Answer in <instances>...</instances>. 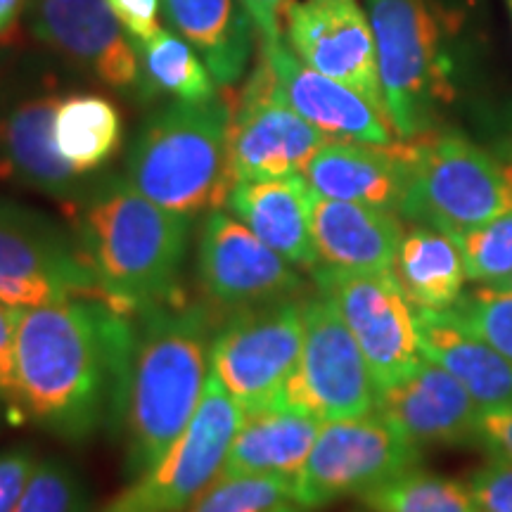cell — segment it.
<instances>
[{
    "label": "cell",
    "mask_w": 512,
    "mask_h": 512,
    "mask_svg": "<svg viewBox=\"0 0 512 512\" xmlns=\"http://www.w3.org/2000/svg\"><path fill=\"white\" fill-rule=\"evenodd\" d=\"M287 43L309 67L361 93L387 114L373 27L356 0H304L285 15Z\"/></svg>",
    "instance_id": "obj_15"
},
{
    "label": "cell",
    "mask_w": 512,
    "mask_h": 512,
    "mask_svg": "<svg viewBox=\"0 0 512 512\" xmlns=\"http://www.w3.org/2000/svg\"><path fill=\"white\" fill-rule=\"evenodd\" d=\"M233 105L226 98L171 102L133 140L126 178L159 207L185 219L221 209L233 185L228 164Z\"/></svg>",
    "instance_id": "obj_4"
},
{
    "label": "cell",
    "mask_w": 512,
    "mask_h": 512,
    "mask_svg": "<svg viewBox=\"0 0 512 512\" xmlns=\"http://www.w3.org/2000/svg\"><path fill=\"white\" fill-rule=\"evenodd\" d=\"M420 460L422 448L377 411L328 420L294 477V503L318 510L342 498H361L387 479L418 467Z\"/></svg>",
    "instance_id": "obj_9"
},
{
    "label": "cell",
    "mask_w": 512,
    "mask_h": 512,
    "mask_svg": "<svg viewBox=\"0 0 512 512\" xmlns=\"http://www.w3.org/2000/svg\"><path fill=\"white\" fill-rule=\"evenodd\" d=\"M261 46H264L261 62L271 72L278 93L294 112L302 114L325 136L373 145H392L399 140L392 121L380 107L344 83L316 72L283 38Z\"/></svg>",
    "instance_id": "obj_16"
},
{
    "label": "cell",
    "mask_w": 512,
    "mask_h": 512,
    "mask_svg": "<svg viewBox=\"0 0 512 512\" xmlns=\"http://www.w3.org/2000/svg\"><path fill=\"white\" fill-rule=\"evenodd\" d=\"M377 384L356 337L325 294L304 299V344L283 406L328 422L375 411Z\"/></svg>",
    "instance_id": "obj_11"
},
{
    "label": "cell",
    "mask_w": 512,
    "mask_h": 512,
    "mask_svg": "<svg viewBox=\"0 0 512 512\" xmlns=\"http://www.w3.org/2000/svg\"><path fill=\"white\" fill-rule=\"evenodd\" d=\"M242 3H245L256 31L261 34V41L275 43L283 38L280 29H283V19L292 0H242Z\"/></svg>",
    "instance_id": "obj_39"
},
{
    "label": "cell",
    "mask_w": 512,
    "mask_h": 512,
    "mask_svg": "<svg viewBox=\"0 0 512 512\" xmlns=\"http://www.w3.org/2000/svg\"><path fill=\"white\" fill-rule=\"evenodd\" d=\"M214 320L204 306H159L138 316V339L124 406V475L155 467L197 413L207 389Z\"/></svg>",
    "instance_id": "obj_3"
},
{
    "label": "cell",
    "mask_w": 512,
    "mask_h": 512,
    "mask_svg": "<svg viewBox=\"0 0 512 512\" xmlns=\"http://www.w3.org/2000/svg\"><path fill=\"white\" fill-rule=\"evenodd\" d=\"M22 309L0 302V403L19 418L17 384V328Z\"/></svg>",
    "instance_id": "obj_35"
},
{
    "label": "cell",
    "mask_w": 512,
    "mask_h": 512,
    "mask_svg": "<svg viewBox=\"0 0 512 512\" xmlns=\"http://www.w3.org/2000/svg\"><path fill=\"white\" fill-rule=\"evenodd\" d=\"M382 100L399 140L434 131L453 100L458 17L439 0H368Z\"/></svg>",
    "instance_id": "obj_5"
},
{
    "label": "cell",
    "mask_w": 512,
    "mask_h": 512,
    "mask_svg": "<svg viewBox=\"0 0 512 512\" xmlns=\"http://www.w3.org/2000/svg\"><path fill=\"white\" fill-rule=\"evenodd\" d=\"M330 140L287 105L261 62L233 107L230 178L238 183L304 174L316 152Z\"/></svg>",
    "instance_id": "obj_14"
},
{
    "label": "cell",
    "mask_w": 512,
    "mask_h": 512,
    "mask_svg": "<svg viewBox=\"0 0 512 512\" xmlns=\"http://www.w3.org/2000/svg\"><path fill=\"white\" fill-rule=\"evenodd\" d=\"M294 503V479L278 475H219L188 512H275Z\"/></svg>",
    "instance_id": "obj_30"
},
{
    "label": "cell",
    "mask_w": 512,
    "mask_h": 512,
    "mask_svg": "<svg viewBox=\"0 0 512 512\" xmlns=\"http://www.w3.org/2000/svg\"><path fill=\"white\" fill-rule=\"evenodd\" d=\"M482 285H489L494 287V290H505V292H512V273L505 275V278H498L494 283H482Z\"/></svg>",
    "instance_id": "obj_41"
},
{
    "label": "cell",
    "mask_w": 512,
    "mask_h": 512,
    "mask_svg": "<svg viewBox=\"0 0 512 512\" xmlns=\"http://www.w3.org/2000/svg\"><path fill=\"white\" fill-rule=\"evenodd\" d=\"M69 214L107 304L143 316L181 302L192 219L147 200L119 176L93 183Z\"/></svg>",
    "instance_id": "obj_2"
},
{
    "label": "cell",
    "mask_w": 512,
    "mask_h": 512,
    "mask_svg": "<svg viewBox=\"0 0 512 512\" xmlns=\"http://www.w3.org/2000/svg\"><path fill=\"white\" fill-rule=\"evenodd\" d=\"M375 411L415 446H475L482 408L451 373L422 361L392 387L377 392Z\"/></svg>",
    "instance_id": "obj_19"
},
{
    "label": "cell",
    "mask_w": 512,
    "mask_h": 512,
    "mask_svg": "<svg viewBox=\"0 0 512 512\" xmlns=\"http://www.w3.org/2000/svg\"><path fill=\"white\" fill-rule=\"evenodd\" d=\"M313 192L330 200L358 202L399 214L411 178L406 140L392 145L330 140L304 171Z\"/></svg>",
    "instance_id": "obj_20"
},
{
    "label": "cell",
    "mask_w": 512,
    "mask_h": 512,
    "mask_svg": "<svg viewBox=\"0 0 512 512\" xmlns=\"http://www.w3.org/2000/svg\"><path fill=\"white\" fill-rule=\"evenodd\" d=\"M164 17L207 62L223 88L245 76L254 22L242 0H159Z\"/></svg>",
    "instance_id": "obj_25"
},
{
    "label": "cell",
    "mask_w": 512,
    "mask_h": 512,
    "mask_svg": "<svg viewBox=\"0 0 512 512\" xmlns=\"http://www.w3.org/2000/svg\"><path fill=\"white\" fill-rule=\"evenodd\" d=\"M57 105V95L43 93L0 110V178L41 192L72 211L93 183L57 150Z\"/></svg>",
    "instance_id": "obj_17"
},
{
    "label": "cell",
    "mask_w": 512,
    "mask_h": 512,
    "mask_svg": "<svg viewBox=\"0 0 512 512\" xmlns=\"http://www.w3.org/2000/svg\"><path fill=\"white\" fill-rule=\"evenodd\" d=\"M223 207L292 266L313 271L320 264L311 235V185L304 174L233 183Z\"/></svg>",
    "instance_id": "obj_22"
},
{
    "label": "cell",
    "mask_w": 512,
    "mask_h": 512,
    "mask_svg": "<svg viewBox=\"0 0 512 512\" xmlns=\"http://www.w3.org/2000/svg\"><path fill=\"white\" fill-rule=\"evenodd\" d=\"M394 278L415 311H448L465 292V266L453 235L415 223L403 233Z\"/></svg>",
    "instance_id": "obj_26"
},
{
    "label": "cell",
    "mask_w": 512,
    "mask_h": 512,
    "mask_svg": "<svg viewBox=\"0 0 512 512\" xmlns=\"http://www.w3.org/2000/svg\"><path fill=\"white\" fill-rule=\"evenodd\" d=\"M420 354L451 373L482 411H512V361L444 311H415Z\"/></svg>",
    "instance_id": "obj_23"
},
{
    "label": "cell",
    "mask_w": 512,
    "mask_h": 512,
    "mask_svg": "<svg viewBox=\"0 0 512 512\" xmlns=\"http://www.w3.org/2000/svg\"><path fill=\"white\" fill-rule=\"evenodd\" d=\"M15 512H95L86 479L62 458H38Z\"/></svg>",
    "instance_id": "obj_31"
},
{
    "label": "cell",
    "mask_w": 512,
    "mask_h": 512,
    "mask_svg": "<svg viewBox=\"0 0 512 512\" xmlns=\"http://www.w3.org/2000/svg\"><path fill=\"white\" fill-rule=\"evenodd\" d=\"M107 3L119 22L124 24L133 43L147 41L162 29L159 27V8H162L159 0H107Z\"/></svg>",
    "instance_id": "obj_37"
},
{
    "label": "cell",
    "mask_w": 512,
    "mask_h": 512,
    "mask_svg": "<svg viewBox=\"0 0 512 512\" xmlns=\"http://www.w3.org/2000/svg\"><path fill=\"white\" fill-rule=\"evenodd\" d=\"M411 178L399 216L460 235L512 209V157L456 133L408 138Z\"/></svg>",
    "instance_id": "obj_6"
},
{
    "label": "cell",
    "mask_w": 512,
    "mask_h": 512,
    "mask_svg": "<svg viewBox=\"0 0 512 512\" xmlns=\"http://www.w3.org/2000/svg\"><path fill=\"white\" fill-rule=\"evenodd\" d=\"M479 512H512V460L489 458L465 479Z\"/></svg>",
    "instance_id": "obj_34"
},
{
    "label": "cell",
    "mask_w": 512,
    "mask_h": 512,
    "mask_svg": "<svg viewBox=\"0 0 512 512\" xmlns=\"http://www.w3.org/2000/svg\"><path fill=\"white\" fill-rule=\"evenodd\" d=\"M124 126L112 100L102 95L60 98L55 112V143L60 155L81 174H93L119 150Z\"/></svg>",
    "instance_id": "obj_27"
},
{
    "label": "cell",
    "mask_w": 512,
    "mask_h": 512,
    "mask_svg": "<svg viewBox=\"0 0 512 512\" xmlns=\"http://www.w3.org/2000/svg\"><path fill=\"white\" fill-rule=\"evenodd\" d=\"M0 406H3V403H0Z\"/></svg>",
    "instance_id": "obj_44"
},
{
    "label": "cell",
    "mask_w": 512,
    "mask_h": 512,
    "mask_svg": "<svg viewBox=\"0 0 512 512\" xmlns=\"http://www.w3.org/2000/svg\"><path fill=\"white\" fill-rule=\"evenodd\" d=\"M403 233L396 211L330 200L311 190V235L323 266L394 273Z\"/></svg>",
    "instance_id": "obj_21"
},
{
    "label": "cell",
    "mask_w": 512,
    "mask_h": 512,
    "mask_svg": "<svg viewBox=\"0 0 512 512\" xmlns=\"http://www.w3.org/2000/svg\"><path fill=\"white\" fill-rule=\"evenodd\" d=\"M318 292L337 306L366 356L377 392L392 387L422 361L415 309L394 273L342 271L318 264L311 271Z\"/></svg>",
    "instance_id": "obj_12"
},
{
    "label": "cell",
    "mask_w": 512,
    "mask_h": 512,
    "mask_svg": "<svg viewBox=\"0 0 512 512\" xmlns=\"http://www.w3.org/2000/svg\"><path fill=\"white\" fill-rule=\"evenodd\" d=\"M242 418L233 396L209 375L197 413L171 451L98 512H188L219 479Z\"/></svg>",
    "instance_id": "obj_10"
},
{
    "label": "cell",
    "mask_w": 512,
    "mask_h": 512,
    "mask_svg": "<svg viewBox=\"0 0 512 512\" xmlns=\"http://www.w3.org/2000/svg\"><path fill=\"white\" fill-rule=\"evenodd\" d=\"M475 446L489 458L512 460V411H482Z\"/></svg>",
    "instance_id": "obj_38"
},
{
    "label": "cell",
    "mask_w": 512,
    "mask_h": 512,
    "mask_svg": "<svg viewBox=\"0 0 512 512\" xmlns=\"http://www.w3.org/2000/svg\"><path fill=\"white\" fill-rule=\"evenodd\" d=\"M27 0H0V41H8L15 34Z\"/></svg>",
    "instance_id": "obj_40"
},
{
    "label": "cell",
    "mask_w": 512,
    "mask_h": 512,
    "mask_svg": "<svg viewBox=\"0 0 512 512\" xmlns=\"http://www.w3.org/2000/svg\"><path fill=\"white\" fill-rule=\"evenodd\" d=\"M366 512H370V510H366Z\"/></svg>",
    "instance_id": "obj_45"
},
{
    "label": "cell",
    "mask_w": 512,
    "mask_h": 512,
    "mask_svg": "<svg viewBox=\"0 0 512 512\" xmlns=\"http://www.w3.org/2000/svg\"><path fill=\"white\" fill-rule=\"evenodd\" d=\"M323 420L275 406L242 418L221 475H278L294 479L309 458Z\"/></svg>",
    "instance_id": "obj_24"
},
{
    "label": "cell",
    "mask_w": 512,
    "mask_h": 512,
    "mask_svg": "<svg viewBox=\"0 0 512 512\" xmlns=\"http://www.w3.org/2000/svg\"><path fill=\"white\" fill-rule=\"evenodd\" d=\"M34 31L117 91L143 83L138 50L107 0H36Z\"/></svg>",
    "instance_id": "obj_18"
},
{
    "label": "cell",
    "mask_w": 512,
    "mask_h": 512,
    "mask_svg": "<svg viewBox=\"0 0 512 512\" xmlns=\"http://www.w3.org/2000/svg\"><path fill=\"white\" fill-rule=\"evenodd\" d=\"M358 501L370 512H479L465 482L411 467Z\"/></svg>",
    "instance_id": "obj_29"
},
{
    "label": "cell",
    "mask_w": 512,
    "mask_h": 512,
    "mask_svg": "<svg viewBox=\"0 0 512 512\" xmlns=\"http://www.w3.org/2000/svg\"><path fill=\"white\" fill-rule=\"evenodd\" d=\"M140 72L150 91L171 95L181 102H204L216 98V79L207 62L181 34L159 29L147 41L136 43Z\"/></svg>",
    "instance_id": "obj_28"
},
{
    "label": "cell",
    "mask_w": 512,
    "mask_h": 512,
    "mask_svg": "<svg viewBox=\"0 0 512 512\" xmlns=\"http://www.w3.org/2000/svg\"><path fill=\"white\" fill-rule=\"evenodd\" d=\"M197 283L211 306L230 313L304 297L297 266L261 242L230 211H209L197 245Z\"/></svg>",
    "instance_id": "obj_13"
},
{
    "label": "cell",
    "mask_w": 512,
    "mask_h": 512,
    "mask_svg": "<svg viewBox=\"0 0 512 512\" xmlns=\"http://www.w3.org/2000/svg\"><path fill=\"white\" fill-rule=\"evenodd\" d=\"M444 313L512 361V292L477 285Z\"/></svg>",
    "instance_id": "obj_32"
},
{
    "label": "cell",
    "mask_w": 512,
    "mask_h": 512,
    "mask_svg": "<svg viewBox=\"0 0 512 512\" xmlns=\"http://www.w3.org/2000/svg\"><path fill=\"white\" fill-rule=\"evenodd\" d=\"M275 512H311V510H304L302 505H297V503H287V505H283V508H278Z\"/></svg>",
    "instance_id": "obj_42"
},
{
    "label": "cell",
    "mask_w": 512,
    "mask_h": 512,
    "mask_svg": "<svg viewBox=\"0 0 512 512\" xmlns=\"http://www.w3.org/2000/svg\"><path fill=\"white\" fill-rule=\"evenodd\" d=\"M136 318L95 297L22 309L19 418L72 444L121 430Z\"/></svg>",
    "instance_id": "obj_1"
},
{
    "label": "cell",
    "mask_w": 512,
    "mask_h": 512,
    "mask_svg": "<svg viewBox=\"0 0 512 512\" xmlns=\"http://www.w3.org/2000/svg\"><path fill=\"white\" fill-rule=\"evenodd\" d=\"M304 299L290 297L230 313L214 332L209 375L242 413L283 406L304 344Z\"/></svg>",
    "instance_id": "obj_7"
},
{
    "label": "cell",
    "mask_w": 512,
    "mask_h": 512,
    "mask_svg": "<svg viewBox=\"0 0 512 512\" xmlns=\"http://www.w3.org/2000/svg\"><path fill=\"white\" fill-rule=\"evenodd\" d=\"M102 299L74 230L0 197V302L15 309Z\"/></svg>",
    "instance_id": "obj_8"
},
{
    "label": "cell",
    "mask_w": 512,
    "mask_h": 512,
    "mask_svg": "<svg viewBox=\"0 0 512 512\" xmlns=\"http://www.w3.org/2000/svg\"><path fill=\"white\" fill-rule=\"evenodd\" d=\"M508 5H510V12H512V0H508Z\"/></svg>",
    "instance_id": "obj_43"
},
{
    "label": "cell",
    "mask_w": 512,
    "mask_h": 512,
    "mask_svg": "<svg viewBox=\"0 0 512 512\" xmlns=\"http://www.w3.org/2000/svg\"><path fill=\"white\" fill-rule=\"evenodd\" d=\"M453 238L463 256L467 280L472 283H494L512 273V209Z\"/></svg>",
    "instance_id": "obj_33"
},
{
    "label": "cell",
    "mask_w": 512,
    "mask_h": 512,
    "mask_svg": "<svg viewBox=\"0 0 512 512\" xmlns=\"http://www.w3.org/2000/svg\"><path fill=\"white\" fill-rule=\"evenodd\" d=\"M36 463L38 456L31 446L0 451V512H15Z\"/></svg>",
    "instance_id": "obj_36"
}]
</instances>
